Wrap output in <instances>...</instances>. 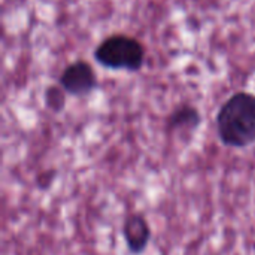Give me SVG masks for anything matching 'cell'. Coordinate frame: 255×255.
I'll use <instances>...</instances> for the list:
<instances>
[{
	"label": "cell",
	"instance_id": "6da1fadb",
	"mask_svg": "<svg viewBox=\"0 0 255 255\" xmlns=\"http://www.w3.org/2000/svg\"><path fill=\"white\" fill-rule=\"evenodd\" d=\"M217 130L221 142L232 148H247L255 143V96L236 93L220 109Z\"/></svg>",
	"mask_w": 255,
	"mask_h": 255
},
{
	"label": "cell",
	"instance_id": "7a4b0ae2",
	"mask_svg": "<svg viewBox=\"0 0 255 255\" xmlns=\"http://www.w3.org/2000/svg\"><path fill=\"white\" fill-rule=\"evenodd\" d=\"M94 57L105 67L137 70L143 64L145 49L136 39L117 34L103 40L96 49Z\"/></svg>",
	"mask_w": 255,
	"mask_h": 255
},
{
	"label": "cell",
	"instance_id": "3957f363",
	"mask_svg": "<svg viewBox=\"0 0 255 255\" xmlns=\"http://www.w3.org/2000/svg\"><path fill=\"white\" fill-rule=\"evenodd\" d=\"M63 90L73 96H85L96 87V76L91 66L85 61H76L66 67L60 78Z\"/></svg>",
	"mask_w": 255,
	"mask_h": 255
},
{
	"label": "cell",
	"instance_id": "277c9868",
	"mask_svg": "<svg viewBox=\"0 0 255 255\" xmlns=\"http://www.w3.org/2000/svg\"><path fill=\"white\" fill-rule=\"evenodd\" d=\"M123 235L128 251L133 255L142 254L151 239V229L142 215H131L126 220Z\"/></svg>",
	"mask_w": 255,
	"mask_h": 255
},
{
	"label": "cell",
	"instance_id": "5b68a950",
	"mask_svg": "<svg viewBox=\"0 0 255 255\" xmlns=\"http://www.w3.org/2000/svg\"><path fill=\"white\" fill-rule=\"evenodd\" d=\"M202 118L196 108L193 106H181L178 108L169 118V128H196L200 124Z\"/></svg>",
	"mask_w": 255,
	"mask_h": 255
},
{
	"label": "cell",
	"instance_id": "8992f818",
	"mask_svg": "<svg viewBox=\"0 0 255 255\" xmlns=\"http://www.w3.org/2000/svg\"><path fill=\"white\" fill-rule=\"evenodd\" d=\"M45 102H46V106L55 112H60L63 108H64V94L60 88L57 87H51L46 90L45 93Z\"/></svg>",
	"mask_w": 255,
	"mask_h": 255
}]
</instances>
